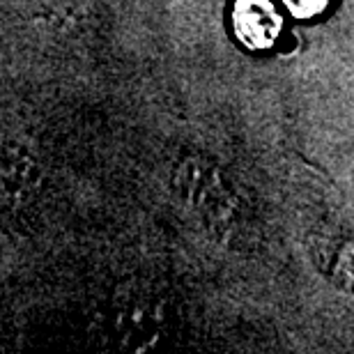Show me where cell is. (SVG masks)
I'll use <instances>...</instances> for the list:
<instances>
[{"label": "cell", "mask_w": 354, "mask_h": 354, "mask_svg": "<svg viewBox=\"0 0 354 354\" xmlns=\"http://www.w3.org/2000/svg\"><path fill=\"white\" fill-rule=\"evenodd\" d=\"M286 7L290 12L295 14V17H315V14H320L324 7H327L329 0H283Z\"/></svg>", "instance_id": "cell-3"}, {"label": "cell", "mask_w": 354, "mask_h": 354, "mask_svg": "<svg viewBox=\"0 0 354 354\" xmlns=\"http://www.w3.org/2000/svg\"><path fill=\"white\" fill-rule=\"evenodd\" d=\"M232 26L244 46L263 51L281 35L283 19L269 0H239L232 10Z\"/></svg>", "instance_id": "cell-1"}, {"label": "cell", "mask_w": 354, "mask_h": 354, "mask_svg": "<svg viewBox=\"0 0 354 354\" xmlns=\"http://www.w3.org/2000/svg\"><path fill=\"white\" fill-rule=\"evenodd\" d=\"M343 272L345 276L354 283V249L345 251V260H343Z\"/></svg>", "instance_id": "cell-4"}, {"label": "cell", "mask_w": 354, "mask_h": 354, "mask_svg": "<svg viewBox=\"0 0 354 354\" xmlns=\"http://www.w3.org/2000/svg\"><path fill=\"white\" fill-rule=\"evenodd\" d=\"M177 189L184 198H189L194 205H201V203H207L212 198L218 196L221 191V184L216 180V173L214 168H207L203 164H187L177 175Z\"/></svg>", "instance_id": "cell-2"}]
</instances>
